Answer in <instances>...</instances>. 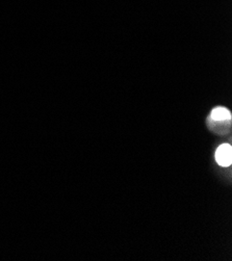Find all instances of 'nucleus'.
I'll return each instance as SVG.
<instances>
[{
    "instance_id": "f257e3e1",
    "label": "nucleus",
    "mask_w": 232,
    "mask_h": 261,
    "mask_svg": "<svg viewBox=\"0 0 232 261\" xmlns=\"http://www.w3.org/2000/svg\"><path fill=\"white\" fill-rule=\"evenodd\" d=\"M216 161L222 167H229L232 163V147L229 144L221 145L216 152Z\"/></svg>"
},
{
    "instance_id": "f03ea898",
    "label": "nucleus",
    "mask_w": 232,
    "mask_h": 261,
    "mask_svg": "<svg viewBox=\"0 0 232 261\" xmlns=\"http://www.w3.org/2000/svg\"><path fill=\"white\" fill-rule=\"evenodd\" d=\"M210 118L216 122L231 121V113L225 108H216L213 110Z\"/></svg>"
}]
</instances>
